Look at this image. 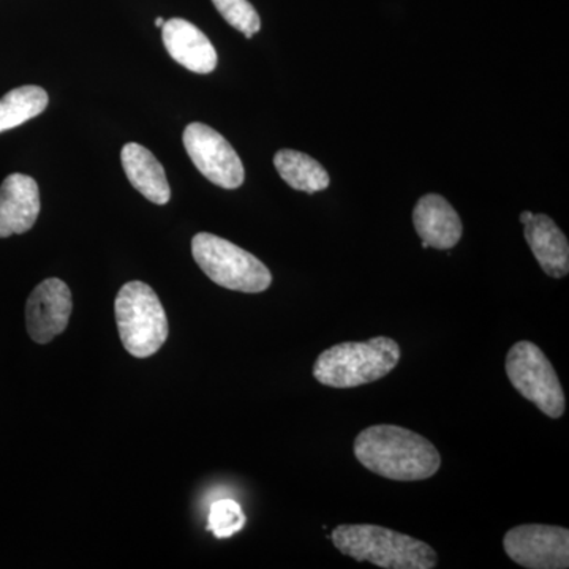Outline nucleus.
<instances>
[{"label":"nucleus","instance_id":"nucleus-1","mask_svg":"<svg viewBox=\"0 0 569 569\" xmlns=\"http://www.w3.org/2000/svg\"><path fill=\"white\" fill-rule=\"evenodd\" d=\"M355 456L362 467L392 481H422L441 467V456L432 441L406 427H367L355 440Z\"/></svg>","mask_w":569,"mask_h":569},{"label":"nucleus","instance_id":"nucleus-2","mask_svg":"<svg viewBox=\"0 0 569 569\" xmlns=\"http://www.w3.org/2000/svg\"><path fill=\"white\" fill-rule=\"evenodd\" d=\"M332 545L356 561L385 569H433L437 550L427 542L372 523H346L331 535Z\"/></svg>","mask_w":569,"mask_h":569},{"label":"nucleus","instance_id":"nucleus-3","mask_svg":"<svg viewBox=\"0 0 569 569\" xmlns=\"http://www.w3.org/2000/svg\"><path fill=\"white\" fill-rule=\"evenodd\" d=\"M400 356L399 343L387 336L373 337L367 342L337 343L318 356L313 377L328 388L365 387L392 372Z\"/></svg>","mask_w":569,"mask_h":569},{"label":"nucleus","instance_id":"nucleus-4","mask_svg":"<svg viewBox=\"0 0 569 569\" xmlns=\"http://www.w3.org/2000/svg\"><path fill=\"white\" fill-rule=\"evenodd\" d=\"M122 346L134 358H149L167 342L170 326L159 296L148 283L123 284L114 301Z\"/></svg>","mask_w":569,"mask_h":569},{"label":"nucleus","instance_id":"nucleus-5","mask_svg":"<svg viewBox=\"0 0 569 569\" xmlns=\"http://www.w3.org/2000/svg\"><path fill=\"white\" fill-rule=\"evenodd\" d=\"M194 261L213 283L241 293H261L272 274L254 254L219 236L198 233L192 241Z\"/></svg>","mask_w":569,"mask_h":569},{"label":"nucleus","instance_id":"nucleus-6","mask_svg":"<svg viewBox=\"0 0 569 569\" xmlns=\"http://www.w3.org/2000/svg\"><path fill=\"white\" fill-rule=\"evenodd\" d=\"M509 383L546 417L559 419L567 410L563 388L556 369L541 348L520 340L509 348L505 362Z\"/></svg>","mask_w":569,"mask_h":569},{"label":"nucleus","instance_id":"nucleus-7","mask_svg":"<svg viewBox=\"0 0 569 569\" xmlns=\"http://www.w3.org/2000/svg\"><path fill=\"white\" fill-rule=\"evenodd\" d=\"M183 148L208 181L233 190L242 186L244 164L222 134L204 123L193 122L183 130Z\"/></svg>","mask_w":569,"mask_h":569},{"label":"nucleus","instance_id":"nucleus-8","mask_svg":"<svg viewBox=\"0 0 569 569\" xmlns=\"http://www.w3.org/2000/svg\"><path fill=\"white\" fill-rule=\"evenodd\" d=\"M505 552L527 569H567L569 567V531L563 527L526 523L505 535Z\"/></svg>","mask_w":569,"mask_h":569},{"label":"nucleus","instance_id":"nucleus-9","mask_svg":"<svg viewBox=\"0 0 569 569\" xmlns=\"http://www.w3.org/2000/svg\"><path fill=\"white\" fill-rule=\"evenodd\" d=\"M73 309L70 288L59 279L37 284L26 305V326L33 342L48 343L69 326Z\"/></svg>","mask_w":569,"mask_h":569},{"label":"nucleus","instance_id":"nucleus-10","mask_svg":"<svg viewBox=\"0 0 569 569\" xmlns=\"http://www.w3.org/2000/svg\"><path fill=\"white\" fill-rule=\"evenodd\" d=\"M39 186L31 176L14 173L0 186V238L22 234L39 219Z\"/></svg>","mask_w":569,"mask_h":569},{"label":"nucleus","instance_id":"nucleus-11","mask_svg":"<svg viewBox=\"0 0 569 569\" xmlns=\"http://www.w3.org/2000/svg\"><path fill=\"white\" fill-rule=\"evenodd\" d=\"M413 224L425 249H452L458 246L463 233L459 213L443 197L436 193L426 194L418 201Z\"/></svg>","mask_w":569,"mask_h":569},{"label":"nucleus","instance_id":"nucleus-12","mask_svg":"<svg viewBox=\"0 0 569 569\" xmlns=\"http://www.w3.org/2000/svg\"><path fill=\"white\" fill-rule=\"evenodd\" d=\"M162 28L164 48L179 66L200 74L216 70V48L197 26L182 18H173L164 21Z\"/></svg>","mask_w":569,"mask_h":569},{"label":"nucleus","instance_id":"nucleus-13","mask_svg":"<svg viewBox=\"0 0 569 569\" xmlns=\"http://www.w3.org/2000/svg\"><path fill=\"white\" fill-rule=\"evenodd\" d=\"M527 242L542 271L553 279H563L569 272V244L567 236L545 213L531 216L523 224Z\"/></svg>","mask_w":569,"mask_h":569},{"label":"nucleus","instance_id":"nucleus-14","mask_svg":"<svg viewBox=\"0 0 569 569\" xmlns=\"http://www.w3.org/2000/svg\"><path fill=\"white\" fill-rule=\"evenodd\" d=\"M121 160L127 178L142 197L160 206L171 200L170 183L162 163L149 149L137 142H127L122 148Z\"/></svg>","mask_w":569,"mask_h":569},{"label":"nucleus","instance_id":"nucleus-15","mask_svg":"<svg viewBox=\"0 0 569 569\" xmlns=\"http://www.w3.org/2000/svg\"><path fill=\"white\" fill-rule=\"evenodd\" d=\"M276 170L291 189L299 192L317 193L329 187L328 171L306 153L282 149L274 157Z\"/></svg>","mask_w":569,"mask_h":569},{"label":"nucleus","instance_id":"nucleus-16","mask_svg":"<svg viewBox=\"0 0 569 569\" xmlns=\"http://www.w3.org/2000/svg\"><path fill=\"white\" fill-rule=\"evenodd\" d=\"M48 93L39 86H22L0 99V133L17 129L47 110Z\"/></svg>","mask_w":569,"mask_h":569},{"label":"nucleus","instance_id":"nucleus-17","mask_svg":"<svg viewBox=\"0 0 569 569\" xmlns=\"http://www.w3.org/2000/svg\"><path fill=\"white\" fill-rule=\"evenodd\" d=\"M247 519L241 505L231 498L213 501L209 509L208 530L216 538H231L239 530L244 529Z\"/></svg>","mask_w":569,"mask_h":569},{"label":"nucleus","instance_id":"nucleus-18","mask_svg":"<svg viewBox=\"0 0 569 569\" xmlns=\"http://www.w3.org/2000/svg\"><path fill=\"white\" fill-rule=\"evenodd\" d=\"M212 2L224 21L238 29L239 32L244 33L247 39H252L254 33L260 32V17L249 0H212Z\"/></svg>","mask_w":569,"mask_h":569},{"label":"nucleus","instance_id":"nucleus-19","mask_svg":"<svg viewBox=\"0 0 569 569\" xmlns=\"http://www.w3.org/2000/svg\"><path fill=\"white\" fill-rule=\"evenodd\" d=\"M531 216H533V213L529 212V211H526V212H522L520 213V222H522L523 224H526L527 222H529V220L531 219Z\"/></svg>","mask_w":569,"mask_h":569},{"label":"nucleus","instance_id":"nucleus-20","mask_svg":"<svg viewBox=\"0 0 569 569\" xmlns=\"http://www.w3.org/2000/svg\"><path fill=\"white\" fill-rule=\"evenodd\" d=\"M156 24L159 26V28H162V26L164 24L163 18H157Z\"/></svg>","mask_w":569,"mask_h":569}]
</instances>
